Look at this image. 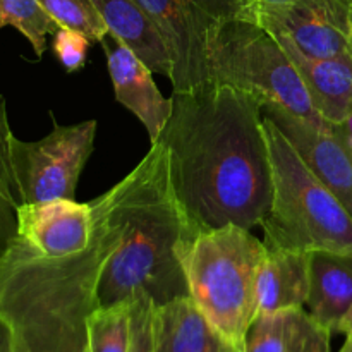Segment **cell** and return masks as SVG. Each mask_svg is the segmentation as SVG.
<instances>
[{
    "instance_id": "cell-22",
    "label": "cell",
    "mask_w": 352,
    "mask_h": 352,
    "mask_svg": "<svg viewBox=\"0 0 352 352\" xmlns=\"http://www.w3.org/2000/svg\"><path fill=\"white\" fill-rule=\"evenodd\" d=\"M155 301L144 291L131 298V347L129 352H155Z\"/></svg>"
},
{
    "instance_id": "cell-8",
    "label": "cell",
    "mask_w": 352,
    "mask_h": 352,
    "mask_svg": "<svg viewBox=\"0 0 352 352\" xmlns=\"http://www.w3.org/2000/svg\"><path fill=\"white\" fill-rule=\"evenodd\" d=\"M38 141L12 140V168L23 203L74 199L78 181L95 148L96 120L60 126Z\"/></svg>"
},
{
    "instance_id": "cell-14",
    "label": "cell",
    "mask_w": 352,
    "mask_h": 352,
    "mask_svg": "<svg viewBox=\"0 0 352 352\" xmlns=\"http://www.w3.org/2000/svg\"><path fill=\"white\" fill-rule=\"evenodd\" d=\"M155 352H244L203 315L189 296L155 306Z\"/></svg>"
},
{
    "instance_id": "cell-26",
    "label": "cell",
    "mask_w": 352,
    "mask_h": 352,
    "mask_svg": "<svg viewBox=\"0 0 352 352\" xmlns=\"http://www.w3.org/2000/svg\"><path fill=\"white\" fill-rule=\"evenodd\" d=\"M17 237V203L0 192V260Z\"/></svg>"
},
{
    "instance_id": "cell-6",
    "label": "cell",
    "mask_w": 352,
    "mask_h": 352,
    "mask_svg": "<svg viewBox=\"0 0 352 352\" xmlns=\"http://www.w3.org/2000/svg\"><path fill=\"white\" fill-rule=\"evenodd\" d=\"M212 82L253 93L280 105L316 127L332 126L313 107L305 82L272 31L256 17H234L213 38L210 54Z\"/></svg>"
},
{
    "instance_id": "cell-18",
    "label": "cell",
    "mask_w": 352,
    "mask_h": 352,
    "mask_svg": "<svg viewBox=\"0 0 352 352\" xmlns=\"http://www.w3.org/2000/svg\"><path fill=\"white\" fill-rule=\"evenodd\" d=\"M109 33L126 43L151 72L167 78L172 74V60L160 31L136 0H93Z\"/></svg>"
},
{
    "instance_id": "cell-15",
    "label": "cell",
    "mask_w": 352,
    "mask_h": 352,
    "mask_svg": "<svg viewBox=\"0 0 352 352\" xmlns=\"http://www.w3.org/2000/svg\"><path fill=\"white\" fill-rule=\"evenodd\" d=\"M256 277V316L302 308L309 294V253L267 246Z\"/></svg>"
},
{
    "instance_id": "cell-23",
    "label": "cell",
    "mask_w": 352,
    "mask_h": 352,
    "mask_svg": "<svg viewBox=\"0 0 352 352\" xmlns=\"http://www.w3.org/2000/svg\"><path fill=\"white\" fill-rule=\"evenodd\" d=\"M12 140L14 134L9 126V117H7L6 96L0 95V192L19 205V195H17L12 168Z\"/></svg>"
},
{
    "instance_id": "cell-1",
    "label": "cell",
    "mask_w": 352,
    "mask_h": 352,
    "mask_svg": "<svg viewBox=\"0 0 352 352\" xmlns=\"http://www.w3.org/2000/svg\"><path fill=\"white\" fill-rule=\"evenodd\" d=\"M158 141L168 150L170 182L196 230L261 226L272 205L263 100L222 82L172 93Z\"/></svg>"
},
{
    "instance_id": "cell-3",
    "label": "cell",
    "mask_w": 352,
    "mask_h": 352,
    "mask_svg": "<svg viewBox=\"0 0 352 352\" xmlns=\"http://www.w3.org/2000/svg\"><path fill=\"white\" fill-rule=\"evenodd\" d=\"M117 189L124 234L100 272L98 306L129 301L138 291L148 292L157 306L189 296L179 248L199 230L189 222L172 188L167 146L151 143Z\"/></svg>"
},
{
    "instance_id": "cell-27",
    "label": "cell",
    "mask_w": 352,
    "mask_h": 352,
    "mask_svg": "<svg viewBox=\"0 0 352 352\" xmlns=\"http://www.w3.org/2000/svg\"><path fill=\"white\" fill-rule=\"evenodd\" d=\"M0 352H14L12 329L2 316H0Z\"/></svg>"
},
{
    "instance_id": "cell-16",
    "label": "cell",
    "mask_w": 352,
    "mask_h": 352,
    "mask_svg": "<svg viewBox=\"0 0 352 352\" xmlns=\"http://www.w3.org/2000/svg\"><path fill=\"white\" fill-rule=\"evenodd\" d=\"M308 308L313 318L336 333L352 308V253H309Z\"/></svg>"
},
{
    "instance_id": "cell-12",
    "label": "cell",
    "mask_w": 352,
    "mask_h": 352,
    "mask_svg": "<svg viewBox=\"0 0 352 352\" xmlns=\"http://www.w3.org/2000/svg\"><path fill=\"white\" fill-rule=\"evenodd\" d=\"M305 82L316 112L330 124H340L352 112V54L313 58L294 43L275 34Z\"/></svg>"
},
{
    "instance_id": "cell-11",
    "label": "cell",
    "mask_w": 352,
    "mask_h": 352,
    "mask_svg": "<svg viewBox=\"0 0 352 352\" xmlns=\"http://www.w3.org/2000/svg\"><path fill=\"white\" fill-rule=\"evenodd\" d=\"M102 47L117 102L143 122L150 141L157 143L172 116V98H164L151 69L119 38L109 33L102 40Z\"/></svg>"
},
{
    "instance_id": "cell-25",
    "label": "cell",
    "mask_w": 352,
    "mask_h": 352,
    "mask_svg": "<svg viewBox=\"0 0 352 352\" xmlns=\"http://www.w3.org/2000/svg\"><path fill=\"white\" fill-rule=\"evenodd\" d=\"M261 3H292V6L305 7V9L318 12L332 21L342 30L352 34L351 6L347 0H256Z\"/></svg>"
},
{
    "instance_id": "cell-29",
    "label": "cell",
    "mask_w": 352,
    "mask_h": 352,
    "mask_svg": "<svg viewBox=\"0 0 352 352\" xmlns=\"http://www.w3.org/2000/svg\"><path fill=\"white\" fill-rule=\"evenodd\" d=\"M339 352H352V339H347Z\"/></svg>"
},
{
    "instance_id": "cell-20",
    "label": "cell",
    "mask_w": 352,
    "mask_h": 352,
    "mask_svg": "<svg viewBox=\"0 0 352 352\" xmlns=\"http://www.w3.org/2000/svg\"><path fill=\"white\" fill-rule=\"evenodd\" d=\"M12 26L26 38L38 57L47 50V36L60 28L41 7L40 0H0V28Z\"/></svg>"
},
{
    "instance_id": "cell-7",
    "label": "cell",
    "mask_w": 352,
    "mask_h": 352,
    "mask_svg": "<svg viewBox=\"0 0 352 352\" xmlns=\"http://www.w3.org/2000/svg\"><path fill=\"white\" fill-rule=\"evenodd\" d=\"M160 31L172 60L174 93L212 82L213 38L234 17H256V0H136Z\"/></svg>"
},
{
    "instance_id": "cell-17",
    "label": "cell",
    "mask_w": 352,
    "mask_h": 352,
    "mask_svg": "<svg viewBox=\"0 0 352 352\" xmlns=\"http://www.w3.org/2000/svg\"><path fill=\"white\" fill-rule=\"evenodd\" d=\"M330 337L305 308L282 309L253 320L244 352H330Z\"/></svg>"
},
{
    "instance_id": "cell-30",
    "label": "cell",
    "mask_w": 352,
    "mask_h": 352,
    "mask_svg": "<svg viewBox=\"0 0 352 352\" xmlns=\"http://www.w3.org/2000/svg\"><path fill=\"white\" fill-rule=\"evenodd\" d=\"M349 50H351V54H352V34H351V48H349Z\"/></svg>"
},
{
    "instance_id": "cell-19",
    "label": "cell",
    "mask_w": 352,
    "mask_h": 352,
    "mask_svg": "<svg viewBox=\"0 0 352 352\" xmlns=\"http://www.w3.org/2000/svg\"><path fill=\"white\" fill-rule=\"evenodd\" d=\"M131 299L117 305L96 306L88 316L89 352H129Z\"/></svg>"
},
{
    "instance_id": "cell-5",
    "label": "cell",
    "mask_w": 352,
    "mask_h": 352,
    "mask_svg": "<svg viewBox=\"0 0 352 352\" xmlns=\"http://www.w3.org/2000/svg\"><path fill=\"white\" fill-rule=\"evenodd\" d=\"M272 168V205L263 227L267 246L352 253V215L309 170L277 124L263 116Z\"/></svg>"
},
{
    "instance_id": "cell-10",
    "label": "cell",
    "mask_w": 352,
    "mask_h": 352,
    "mask_svg": "<svg viewBox=\"0 0 352 352\" xmlns=\"http://www.w3.org/2000/svg\"><path fill=\"white\" fill-rule=\"evenodd\" d=\"M93 230V203L60 198L17 205V237L41 256L64 258L88 250Z\"/></svg>"
},
{
    "instance_id": "cell-28",
    "label": "cell",
    "mask_w": 352,
    "mask_h": 352,
    "mask_svg": "<svg viewBox=\"0 0 352 352\" xmlns=\"http://www.w3.org/2000/svg\"><path fill=\"white\" fill-rule=\"evenodd\" d=\"M339 333H344V336H346V339H352V308L346 315V318L342 320V323H340Z\"/></svg>"
},
{
    "instance_id": "cell-4",
    "label": "cell",
    "mask_w": 352,
    "mask_h": 352,
    "mask_svg": "<svg viewBox=\"0 0 352 352\" xmlns=\"http://www.w3.org/2000/svg\"><path fill=\"white\" fill-rule=\"evenodd\" d=\"M265 251L263 241L234 223L201 230L179 248L189 298L243 351L256 318V277Z\"/></svg>"
},
{
    "instance_id": "cell-2",
    "label": "cell",
    "mask_w": 352,
    "mask_h": 352,
    "mask_svg": "<svg viewBox=\"0 0 352 352\" xmlns=\"http://www.w3.org/2000/svg\"><path fill=\"white\" fill-rule=\"evenodd\" d=\"M91 203L88 250L47 258L16 237L0 260V316L12 329L14 352H89L88 316L98 306L100 272L124 234L117 184Z\"/></svg>"
},
{
    "instance_id": "cell-21",
    "label": "cell",
    "mask_w": 352,
    "mask_h": 352,
    "mask_svg": "<svg viewBox=\"0 0 352 352\" xmlns=\"http://www.w3.org/2000/svg\"><path fill=\"white\" fill-rule=\"evenodd\" d=\"M40 3L58 28L78 31L91 43H102L109 34L93 0H40Z\"/></svg>"
},
{
    "instance_id": "cell-9",
    "label": "cell",
    "mask_w": 352,
    "mask_h": 352,
    "mask_svg": "<svg viewBox=\"0 0 352 352\" xmlns=\"http://www.w3.org/2000/svg\"><path fill=\"white\" fill-rule=\"evenodd\" d=\"M261 113L277 124L309 170L352 215V153L336 126L316 127L272 102L263 103Z\"/></svg>"
},
{
    "instance_id": "cell-24",
    "label": "cell",
    "mask_w": 352,
    "mask_h": 352,
    "mask_svg": "<svg viewBox=\"0 0 352 352\" xmlns=\"http://www.w3.org/2000/svg\"><path fill=\"white\" fill-rule=\"evenodd\" d=\"M91 41L78 31L60 28L54 34V52L58 62L67 72H76L85 67Z\"/></svg>"
},
{
    "instance_id": "cell-13",
    "label": "cell",
    "mask_w": 352,
    "mask_h": 352,
    "mask_svg": "<svg viewBox=\"0 0 352 352\" xmlns=\"http://www.w3.org/2000/svg\"><path fill=\"white\" fill-rule=\"evenodd\" d=\"M256 19L274 34L287 38L308 57H337L351 48L349 31L305 7L256 2Z\"/></svg>"
},
{
    "instance_id": "cell-31",
    "label": "cell",
    "mask_w": 352,
    "mask_h": 352,
    "mask_svg": "<svg viewBox=\"0 0 352 352\" xmlns=\"http://www.w3.org/2000/svg\"><path fill=\"white\" fill-rule=\"evenodd\" d=\"M349 150H351V153H352V146H351V148H349Z\"/></svg>"
}]
</instances>
